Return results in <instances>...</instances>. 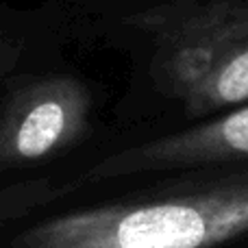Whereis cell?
Returning a JSON list of instances; mask_svg holds the SVG:
<instances>
[{
    "label": "cell",
    "instance_id": "obj_1",
    "mask_svg": "<svg viewBox=\"0 0 248 248\" xmlns=\"http://www.w3.org/2000/svg\"><path fill=\"white\" fill-rule=\"evenodd\" d=\"M248 235V174L192 181L35 224L13 248H216Z\"/></svg>",
    "mask_w": 248,
    "mask_h": 248
},
{
    "label": "cell",
    "instance_id": "obj_2",
    "mask_svg": "<svg viewBox=\"0 0 248 248\" xmlns=\"http://www.w3.org/2000/svg\"><path fill=\"white\" fill-rule=\"evenodd\" d=\"M155 35L153 78L183 100L220 59L248 39V0H201L157 7L131 17Z\"/></svg>",
    "mask_w": 248,
    "mask_h": 248
},
{
    "label": "cell",
    "instance_id": "obj_3",
    "mask_svg": "<svg viewBox=\"0 0 248 248\" xmlns=\"http://www.w3.org/2000/svg\"><path fill=\"white\" fill-rule=\"evenodd\" d=\"M92 94L74 77L31 81L0 111V172L61 157L92 133Z\"/></svg>",
    "mask_w": 248,
    "mask_h": 248
},
{
    "label": "cell",
    "instance_id": "obj_4",
    "mask_svg": "<svg viewBox=\"0 0 248 248\" xmlns=\"http://www.w3.org/2000/svg\"><path fill=\"white\" fill-rule=\"evenodd\" d=\"M222 163H248V103L187 131L109 155L83 172L77 181L68 183V189L72 194L81 185L118 176Z\"/></svg>",
    "mask_w": 248,
    "mask_h": 248
},
{
    "label": "cell",
    "instance_id": "obj_5",
    "mask_svg": "<svg viewBox=\"0 0 248 248\" xmlns=\"http://www.w3.org/2000/svg\"><path fill=\"white\" fill-rule=\"evenodd\" d=\"M187 118H202L224 109H235L248 103V39L233 48L216 68L185 96Z\"/></svg>",
    "mask_w": 248,
    "mask_h": 248
},
{
    "label": "cell",
    "instance_id": "obj_6",
    "mask_svg": "<svg viewBox=\"0 0 248 248\" xmlns=\"http://www.w3.org/2000/svg\"><path fill=\"white\" fill-rule=\"evenodd\" d=\"M65 194H70L65 185L63 187H57L50 181H33V183L9 187L4 192H0V222L4 218L24 216L33 207L50 202L52 198L65 196Z\"/></svg>",
    "mask_w": 248,
    "mask_h": 248
}]
</instances>
